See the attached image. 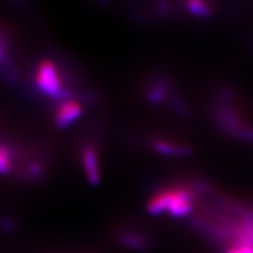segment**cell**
Returning a JSON list of instances; mask_svg holds the SVG:
<instances>
[{
    "instance_id": "obj_6",
    "label": "cell",
    "mask_w": 253,
    "mask_h": 253,
    "mask_svg": "<svg viewBox=\"0 0 253 253\" xmlns=\"http://www.w3.org/2000/svg\"><path fill=\"white\" fill-rule=\"evenodd\" d=\"M155 148L157 151H160L161 153H164V154H168V155H179V154L186 153V148L174 146L173 144L168 141H162V140L156 141Z\"/></svg>"
},
{
    "instance_id": "obj_2",
    "label": "cell",
    "mask_w": 253,
    "mask_h": 253,
    "mask_svg": "<svg viewBox=\"0 0 253 253\" xmlns=\"http://www.w3.org/2000/svg\"><path fill=\"white\" fill-rule=\"evenodd\" d=\"M35 83L44 94L57 97L62 93V84L57 68L50 60H43L36 70Z\"/></svg>"
},
{
    "instance_id": "obj_9",
    "label": "cell",
    "mask_w": 253,
    "mask_h": 253,
    "mask_svg": "<svg viewBox=\"0 0 253 253\" xmlns=\"http://www.w3.org/2000/svg\"><path fill=\"white\" fill-rule=\"evenodd\" d=\"M226 253H253V247L247 246V245L232 244L226 250Z\"/></svg>"
},
{
    "instance_id": "obj_1",
    "label": "cell",
    "mask_w": 253,
    "mask_h": 253,
    "mask_svg": "<svg viewBox=\"0 0 253 253\" xmlns=\"http://www.w3.org/2000/svg\"><path fill=\"white\" fill-rule=\"evenodd\" d=\"M193 208V197L185 189L168 190L157 194L149 203L148 209L152 214L168 212L174 217L188 215Z\"/></svg>"
},
{
    "instance_id": "obj_7",
    "label": "cell",
    "mask_w": 253,
    "mask_h": 253,
    "mask_svg": "<svg viewBox=\"0 0 253 253\" xmlns=\"http://www.w3.org/2000/svg\"><path fill=\"white\" fill-rule=\"evenodd\" d=\"M12 168V157L9 149L0 147V174L9 172Z\"/></svg>"
},
{
    "instance_id": "obj_4",
    "label": "cell",
    "mask_w": 253,
    "mask_h": 253,
    "mask_svg": "<svg viewBox=\"0 0 253 253\" xmlns=\"http://www.w3.org/2000/svg\"><path fill=\"white\" fill-rule=\"evenodd\" d=\"M83 165L86 178L92 185H97L100 180L99 163L96 151L93 147H86L83 151Z\"/></svg>"
},
{
    "instance_id": "obj_5",
    "label": "cell",
    "mask_w": 253,
    "mask_h": 253,
    "mask_svg": "<svg viewBox=\"0 0 253 253\" xmlns=\"http://www.w3.org/2000/svg\"><path fill=\"white\" fill-rule=\"evenodd\" d=\"M121 243L132 250H144L148 246V242L144 236L131 232L123 234L121 236Z\"/></svg>"
},
{
    "instance_id": "obj_3",
    "label": "cell",
    "mask_w": 253,
    "mask_h": 253,
    "mask_svg": "<svg viewBox=\"0 0 253 253\" xmlns=\"http://www.w3.org/2000/svg\"><path fill=\"white\" fill-rule=\"evenodd\" d=\"M83 109L81 105L76 101L68 100L63 101L58 107L55 115V122L58 126H68L72 123H74L79 116L82 115Z\"/></svg>"
},
{
    "instance_id": "obj_10",
    "label": "cell",
    "mask_w": 253,
    "mask_h": 253,
    "mask_svg": "<svg viewBox=\"0 0 253 253\" xmlns=\"http://www.w3.org/2000/svg\"><path fill=\"white\" fill-rule=\"evenodd\" d=\"M1 53H2V50H1V44H0V57H1Z\"/></svg>"
},
{
    "instance_id": "obj_8",
    "label": "cell",
    "mask_w": 253,
    "mask_h": 253,
    "mask_svg": "<svg viewBox=\"0 0 253 253\" xmlns=\"http://www.w3.org/2000/svg\"><path fill=\"white\" fill-rule=\"evenodd\" d=\"M189 11L195 16H199V17H203V16L208 15L210 12V9L208 4L203 1H190L187 3Z\"/></svg>"
}]
</instances>
